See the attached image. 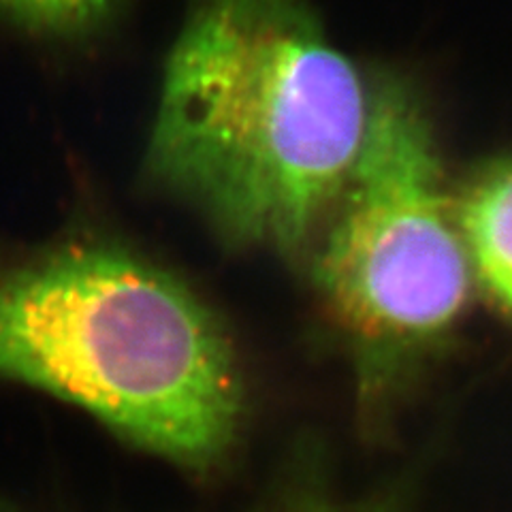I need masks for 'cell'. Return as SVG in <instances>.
<instances>
[{
  "label": "cell",
  "mask_w": 512,
  "mask_h": 512,
  "mask_svg": "<svg viewBox=\"0 0 512 512\" xmlns=\"http://www.w3.org/2000/svg\"><path fill=\"white\" fill-rule=\"evenodd\" d=\"M370 86L308 0H188L148 175L239 248L303 254L355 165Z\"/></svg>",
  "instance_id": "cell-1"
},
{
  "label": "cell",
  "mask_w": 512,
  "mask_h": 512,
  "mask_svg": "<svg viewBox=\"0 0 512 512\" xmlns=\"http://www.w3.org/2000/svg\"><path fill=\"white\" fill-rule=\"evenodd\" d=\"M0 376L207 472L229 457L244 382L218 316L141 256L67 244L0 267Z\"/></svg>",
  "instance_id": "cell-2"
},
{
  "label": "cell",
  "mask_w": 512,
  "mask_h": 512,
  "mask_svg": "<svg viewBox=\"0 0 512 512\" xmlns=\"http://www.w3.org/2000/svg\"><path fill=\"white\" fill-rule=\"evenodd\" d=\"M308 250L318 295L374 367L440 338L466 306L472 267L434 139L395 79L370 86L361 150Z\"/></svg>",
  "instance_id": "cell-3"
},
{
  "label": "cell",
  "mask_w": 512,
  "mask_h": 512,
  "mask_svg": "<svg viewBox=\"0 0 512 512\" xmlns=\"http://www.w3.org/2000/svg\"><path fill=\"white\" fill-rule=\"evenodd\" d=\"M457 227L480 284L512 316V158L470 184L459 203Z\"/></svg>",
  "instance_id": "cell-4"
},
{
  "label": "cell",
  "mask_w": 512,
  "mask_h": 512,
  "mask_svg": "<svg viewBox=\"0 0 512 512\" xmlns=\"http://www.w3.org/2000/svg\"><path fill=\"white\" fill-rule=\"evenodd\" d=\"M116 0H0L9 18L43 35H75L99 24Z\"/></svg>",
  "instance_id": "cell-5"
},
{
  "label": "cell",
  "mask_w": 512,
  "mask_h": 512,
  "mask_svg": "<svg viewBox=\"0 0 512 512\" xmlns=\"http://www.w3.org/2000/svg\"><path fill=\"white\" fill-rule=\"evenodd\" d=\"M280 512H340V510L329 506V504L323 502V500H308V498H303V500H299V502H293L291 506H286V508L280 510Z\"/></svg>",
  "instance_id": "cell-6"
}]
</instances>
